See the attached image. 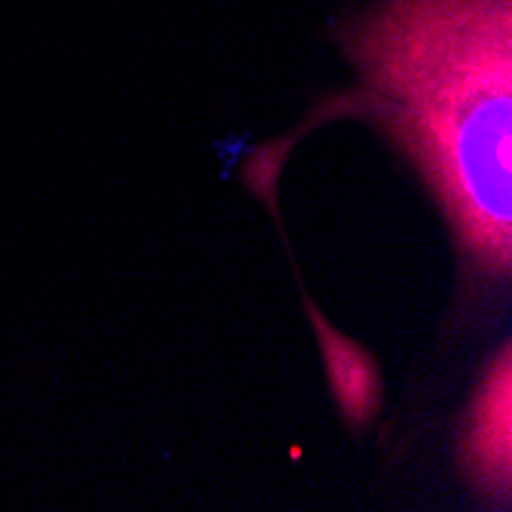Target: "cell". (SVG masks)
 <instances>
[{
  "label": "cell",
  "instance_id": "obj_1",
  "mask_svg": "<svg viewBox=\"0 0 512 512\" xmlns=\"http://www.w3.org/2000/svg\"><path fill=\"white\" fill-rule=\"evenodd\" d=\"M341 46L365 111L445 209L467 283H506L512 261V0H381Z\"/></svg>",
  "mask_w": 512,
  "mask_h": 512
},
{
  "label": "cell",
  "instance_id": "obj_2",
  "mask_svg": "<svg viewBox=\"0 0 512 512\" xmlns=\"http://www.w3.org/2000/svg\"><path fill=\"white\" fill-rule=\"evenodd\" d=\"M512 362L509 344L500 347L482 378L460 430V463L467 479L500 509L509 506L512 482Z\"/></svg>",
  "mask_w": 512,
  "mask_h": 512
},
{
  "label": "cell",
  "instance_id": "obj_3",
  "mask_svg": "<svg viewBox=\"0 0 512 512\" xmlns=\"http://www.w3.org/2000/svg\"><path fill=\"white\" fill-rule=\"evenodd\" d=\"M307 313H310L313 332L322 350L332 396L344 414V421L353 427L375 421L381 411V371H378L375 356L362 350L359 344H353L350 338H344L335 325L313 307V301H307Z\"/></svg>",
  "mask_w": 512,
  "mask_h": 512
}]
</instances>
